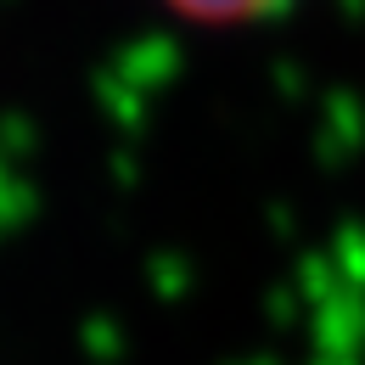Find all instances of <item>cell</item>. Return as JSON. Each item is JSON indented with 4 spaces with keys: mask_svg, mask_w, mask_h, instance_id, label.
Returning a JSON list of instances; mask_svg holds the SVG:
<instances>
[{
    "mask_svg": "<svg viewBox=\"0 0 365 365\" xmlns=\"http://www.w3.org/2000/svg\"><path fill=\"white\" fill-rule=\"evenodd\" d=\"M163 17L175 23H191V29H214V34H230V29H259L270 17H287L298 0H152Z\"/></svg>",
    "mask_w": 365,
    "mask_h": 365,
    "instance_id": "1",
    "label": "cell"
}]
</instances>
